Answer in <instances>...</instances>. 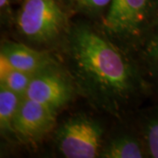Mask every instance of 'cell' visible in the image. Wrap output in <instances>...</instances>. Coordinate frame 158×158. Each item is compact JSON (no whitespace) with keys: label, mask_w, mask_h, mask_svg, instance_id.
<instances>
[{"label":"cell","mask_w":158,"mask_h":158,"mask_svg":"<svg viewBox=\"0 0 158 158\" xmlns=\"http://www.w3.org/2000/svg\"><path fill=\"white\" fill-rule=\"evenodd\" d=\"M101 126L92 118L76 116L65 121L56 133L58 149L64 157L94 158L102 149Z\"/></svg>","instance_id":"cell-4"},{"label":"cell","mask_w":158,"mask_h":158,"mask_svg":"<svg viewBox=\"0 0 158 158\" xmlns=\"http://www.w3.org/2000/svg\"><path fill=\"white\" fill-rule=\"evenodd\" d=\"M157 15L158 0H112L103 27L114 40L142 44Z\"/></svg>","instance_id":"cell-2"},{"label":"cell","mask_w":158,"mask_h":158,"mask_svg":"<svg viewBox=\"0 0 158 158\" xmlns=\"http://www.w3.org/2000/svg\"><path fill=\"white\" fill-rule=\"evenodd\" d=\"M153 66V70H154V73H155V77L156 80V84H157L158 87V62H154L151 64Z\"/></svg>","instance_id":"cell-14"},{"label":"cell","mask_w":158,"mask_h":158,"mask_svg":"<svg viewBox=\"0 0 158 158\" xmlns=\"http://www.w3.org/2000/svg\"><path fill=\"white\" fill-rule=\"evenodd\" d=\"M73 91L71 80L53 65L34 75L25 98L57 113L70 100Z\"/></svg>","instance_id":"cell-5"},{"label":"cell","mask_w":158,"mask_h":158,"mask_svg":"<svg viewBox=\"0 0 158 158\" xmlns=\"http://www.w3.org/2000/svg\"><path fill=\"white\" fill-rule=\"evenodd\" d=\"M56 115L50 108L24 97L13 120L12 132L25 141H38L54 127Z\"/></svg>","instance_id":"cell-6"},{"label":"cell","mask_w":158,"mask_h":158,"mask_svg":"<svg viewBox=\"0 0 158 158\" xmlns=\"http://www.w3.org/2000/svg\"><path fill=\"white\" fill-rule=\"evenodd\" d=\"M19 32L35 43H48L62 35L68 16L56 0H26L17 19Z\"/></svg>","instance_id":"cell-3"},{"label":"cell","mask_w":158,"mask_h":158,"mask_svg":"<svg viewBox=\"0 0 158 158\" xmlns=\"http://www.w3.org/2000/svg\"><path fill=\"white\" fill-rule=\"evenodd\" d=\"M67 53L73 80L96 106L117 114L141 87L135 69L109 37L86 24L69 30Z\"/></svg>","instance_id":"cell-1"},{"label":"cell","mask_w":158,"mask_h":158,"mask_svg":"<svg viewBox=\"0 0 158 158\" xmlns=\"http://www.w3.org/2000/svg\"><path fill=\"white\" fill-rule=\"evenodd\" d=\"M143 55L150 64L158 62V15L142 42Z\"/></svg>","instance_id":"cell-12"},{"label":"cell","mask_w":158,"mask_h":158,"mask_svg":"<svg viewBox=\"0 0 158 158\" xmlns=\"http://www.w3.org/2000/svg\"><path fill=\"white\" fill-rule=\"evenodd\" d=\"M22 97L0 86V128L2 133L12 132L13 120Z\"/></svg>","instance_id":"cell-10"},{"label":"cell","mask_w":158,"mask_h":158,"mask_svg":"<svg viewBox=\"0 0 158 158\" xmlns=\"http://www.w3.org/2000/svg\"><path fill=\"white\" fill-rule=\"evenodd\" d=\"M9 1L10 0H0V6H1V8L6 7L7 6V4L9 3Z\"/></svg>","instance_id":"cell-15"},{"label":"cell","mask_w":158,"mask_h":158,"mask_svg":"<svg viewBox=\"0 0 158 158\" xmlns=\"http://www.w3.org/2000/svg\"><path fill=\"white\" fill-rule=\"evenodd\" d=\"M144 138L148 155L158 158V110L148 118L144 128Z\"/></svg>","instance_id":"cell-11"},{"label":"cell","mask_w":158,"mask_h":158,"mask_svg":"<svg viewBox=\"0 0 158 158\" xmlns=\"http://www.w3.org/2000/svg\"><path fill=\"white\" fill-rule=\"evenodd\" d=\"M78 10L88 14H96L110 6L112 0H70Z\"/></svg>","instance_id":"cell-13"},{"label":"cell","mask_w":158,"mask_h":158,"mask_svg":"<svg viewBox=\"0 0 158 158\" xmlns=\"http://www.w3.org/2000/svg\"><path fill=\"white\" fill-rule=\"evenodd\" d=\"M34 75L12 68L0 56V86L24 98Z\"/></svg>","instance_id":"cell-9"},{"label":"cell","mask_w":158,"mask_h":158,"mask_svg":"<svg viewBox=\"0 0 158 158\" xmlns=\"http://www.w3.org/2000/svg\"><path fill=\"white\" fill-rule=\"evenodd\" d=\"M103 158H141L145 152L141 143L132 136H118L102 148L99 155Z\"/></svg>","instance_id":"cell-8"},{"label":"cell","mask_w":158,"mask_h":158,"mask_svg":"<svg viewBox=\"0 0 158 158\" xmlns=\"http://www.w3.org/2000/svg\"><path fill=\"white\" fill-rule=\"evenodd\" d=\"M0 56L4 57L12 68L32 75L54 65L48 54L35 50L21 43H4L1 48Z\"/></svg>","instance_id":"cell-7"}]
</instances>
